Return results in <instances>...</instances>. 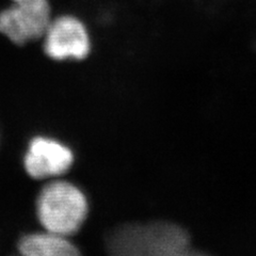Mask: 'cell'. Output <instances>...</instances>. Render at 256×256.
<instances>
[{"label": "cell", "instance_id": "obj_2", "mask_svg": "<svg viewBox=\"0 0 256 256\" xmlns=\"http://www.w3.org/2000/svg\"><path fill=\"white\" fill-rule=\"evenodd\" d=\"M89 205L84 192L66 180L45 185L36 198V217L44 230L70 236L84 223Z\"/></svg>", "mask_w": 256, "mask_h": 256}, {"label": "cell", "instance_id": "obj_4", "mask_svg": "<svg viewBox=\"0 0 256 256\" xmlns=\"http://www.w3.org/2000/svg\"><path fill=\"white\" fill-rule=\"evenodd\" d=\"M42 38L44 52L52 60H82L91 50L86 25L73 15L52 18Z\"/></svg>", "mask_w": 256, "mask_h": 256}, {"label": "cell", "instance_id": "obj_6", "mask_svg": "<svg viewBox=\"0 0 256 256\" xmlns=\"http://www.w3.org/2000/svg\"><path fill=\"white\" fill-rule=\"evenodd\" d=\"M18 251L25 256H74L77 246L66 236L45 230L27 234L18 242Z\"/></svg>", "mask_w": 256, "mask_h": 256}, {"label": "cell", "instance_id": "obj_1", "mask_svg": "<svg viewBox=\"0 0 256 256\" xmlns=\"http://www.w3.org/2000/svg\"><path fill=\"white\" fill-rule=\"evenodd\" d=\"M108 248L118 255L180 256L190 254V239L175 224L154 222L128 224L111 234Z\"/></svg>", "mask_w": 256, "mask_h": 256}, {"label": "cell", "instance_id": "obj_3", "mask_svg": "<svg viewBox=\"0 0 256 256\" xmlns=\"http://www.w3.org/2000/svg\"><path fill=\"white\" fill-rule=\"evenodd\" d=\"M52 20L50 0H11L0 11V34L16 45H26L42 38Z\"/></svg>", "mask_w": 256, "mask_h": 256}, {"label": "cell", "instance_id": "obj_5", "mask_svg": "<svg viewBox=\"0 0 256 256\" xmlns=\"http://www.w3.org/2000/svg\"><path fill=\"white\" fill-rule=\"evenodd\" d=\"M74 164V154L68 146L54 138L36 136L28 144L24 166L30 178L47 180L66 173Z\"/></svg>", "mask_w": 256, "mask_h": 256}]
</instances>
